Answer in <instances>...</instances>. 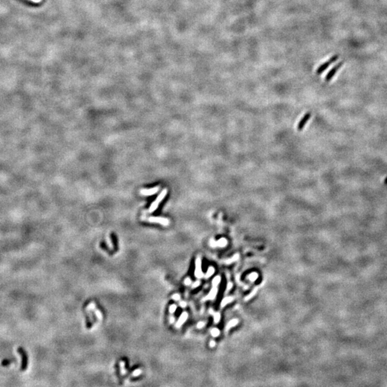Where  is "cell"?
I'll return each mask as SVG.
<instances>
[{"label": "cell", "mask_w": 387, "mask_h": 387, "mask_svg": "<svg viewBox=\"0 0 387 387\" xmlns=\"http://www.w3.org/2000/svg\"><path fill=\"white\" fill-rule=\"evenodd\" d=\"M257 288H255V289H254L253 291H252V293L249 294V295L247 296V297H246V298H245L246 301H247V300H248L249 299H250V298H253L254 295H255V294H256V293H257Z\"/></svg>", "instance_id": "obj_22"}, {"label": "cell", "mask_w": 387, "mask_h": 387, "mask_svg": "<svg viewBox=\"0 0 387 387\" xmlns=\"http://www.w3.org/2000/svg\"><path fill=\"white\" fill-rule=\"evenodd\" d=\"M30 1H31V2H34V3L38 4V3L41 2L42 0H30Z\"/></svg>", "instance_id": "obj_34"}, {"label": "cell", "mask_w": 387, "mask_h": 387, "mask_svg": "<svg viewBox=\"0 0 387 387\" xmlns=\"http://www.w3.org/2000/svg\"><path fill=\"white\" fill-rule=\"evenodd\" d=\"M91 311H94V312H95V314H96V317L98 318V320H102V318H103V316H102L101 312H100L99 310H97V309H96V308H94V309L92 310H91Z\"/></svg>", "instance_id": "obj_17"}, {"label": "cell", "mask_w": 387, "mask_h": 387, "mask_svg": "<svg viewBox=\"0 0 387 387\" xmlns=\"http://www.w3.org/2000/svg\"><path fill=\"white\" fill-rule=\"evenodd\" d=\"M160 189V187L156 186L152 189H143L140 190V194L142 196H152L156 194Z\"/></svg>", "instance_id": "obj_6"}, {"label": "cell", "mask_w": 387, "mask_h": 387, "mask_svg": "<svg viewBox=\"0 0 387 387\" xmlns=\"http://www.w3.org/2000/svg\"><path fill=\"white\" fill-rule=\"evenodd\" d=\"M187 318H188V314H187V312H184V313L181 314V316H180V318H179V319L178 320V321H177L176 324V328H180L181 326H182V324L184 323L185 321H186L187 319Z\"/></svg>", "instance_id": "obj_11"}, {"label": "cell", "mask_w": 387, "mask_h": 387, "mask_svg": "<svg viewBox=\"0 0 387 387\" xmlns=\"http://www.w3.org/2000/svg\"><path fill=\"white\" fill-rule=\"evenodd\" d=\"M384 183H385V184H387V177H386V179H385V181H384Z\"/></svg>", "instance_id": "obj_36"}, {"label": "cell", "mask_w": 387, "mask_h": 387, "mask_svg": "<svg viewBox=\"0 0 387 387\" xmlns=\"http://www.w3.org/2000/svg\"><path fill=\"white\" fill-rule=\"evenodd\" d=\"M221 281V277L219 276H216L213 279L212 281V285L213 286H217L220 283Z\"/></svg>", "instance_id": "obj_18"}, {"label": "cell", "mask_w": 387, "mask_h": 387, "mask_svg": "<svg viewBox=\"0 0 387 387\" xmlns=\"http://www.w3.org/2000/svg\"><path fill=\"white\" fill-rule=\"evenodd\" d=\"M17 351L18 354L20 355L22 358V361H21V366H20V371H25L27 370V368L28 367V364H29V358H28V355L26 351L25 348L22 346H19V347L17 348Z\"/></svg>", "instance_id": "obj_1"}, {"label": "cell", "mask_w": 387, "mask_h": 387, "mask_svg": "<svg viewBox=\"0 0 387 387\" xmlns=\"http://www.w3.org/2000/svg\"><path fill=\"white\" fill-rule=\"evenodd\" d=\"M201 261L200 257H197L196 260V269H195V276L197 278H202L204 275L201 271Z\"/></svg>", "instance_id": "obj_7"}, {"label": "cell", "mask_w": 387, "mask_h": 387, "mask_svg": "<svg viewBox=\"0 0 387 387\" xmlns=\"http://www.w3.org/2000/svg\"><path fill=\"white\" fill-rule=\"evenodd\" d=\"M338 58H339V55H334L333 56H332L330 59H328L326 62H323V63L320 64L319 67L318 68V69L316 70V74L317 75L322 74V72L325 71V70H327L332 64H333L334 62L337 61Z\"/></svg>", "instance_id": "obj_2"}, {"label": "cell", "mask_w": 387, "mask_h": 387, "mask_svg": "<svg viewBox=\"0 0 387 387\" xmlns=\"http://www.w3.org/2000/svg\"><path fill=\"white\" fill-rule=\"evenodd\" d=\"M238 259H239V255H235V256H234V257H233L232 258H231L230 260H228L226 261V263L229 264V263H232V262L237 261V260H238Z\"/></svg>", "instance_id": "obj_23"}, {"label": "cell", "mask_w": 387, "mask_h": 387, "mask_svg": "<svg viewBox=\"0 0 387 387\" xmlns=\"http://www.w3.org/2000/svg\"><path fill=\"white\" fill-rule=\"evenodd\" d=\"M344 62H340L339 63H338L337 64H336L333 68H332L331 70H330V71L328 72V74L326 75V78H325V81L326 82H330V80L333 79V78L335 76V75L337 73V72L339 70L343 64Z\"/></svg>", "instance_id": "obj_5"}, {"label": "cell", "mask_w": 387, "mask_h": 387, "mask_svg": "<svg viewBox=\"0 0 387 387\" xmlns=\"http://www.w3.org/2000/svg\"><path fill=\"white\" fill-rule=\"evenodd\" d=\"M179 305H180L181 308H185L187 306V303H186V302L181 301V302H180V303H179Z\"/></svg>", "instance_id": "obj_32"}, {"label": "cell", "mask_w": 387, "mask_h": 387, "mask_svg": "<svg viewBox=\"0 0 387 387\" xmlns=\"http://www.w3.org/2000/svg\"><path fill=\"white\" fill-rule=\"evenodd\" d=\"M199 285H200V282L197 281V282H195V283H194V284H192V286H191V287H192L193 288H194L198 287Z\"/></svg>", "instance_id": "obj_31"}, {"label": "cell", "mask_w": 387, "mask_h": 387, "mask_svg": "<svg viewBox=\"0 0 387 387\" xmlns=\"http://www.w3.org/2000/svg\"><path fill=\"white\" fill-rule=\"evenodd\" d=\"M204 326H205V322H199V323L197 324V328H203Z\"/></svg>", "instance_id": "obj_29"}, {"label": "cell", "mask_w": 387, "mask_h": 387, "mask_svg": "<svg viewBox=\"0 0 387 387\" xmlns=\"http://www.w3.org/2000/svg\"><path fill=\"white\" fill-rule=\"evenodd\" d=\"M184 284L186 285H191V281L190 278H189V277L186 278V279H185V281H184Z\"/></svg>", "instance_id": "obj_27"}, {"label": "cell", "mask_w": 387, "mask_h": 387, "mask_svg": "<svg viewBox=\"0 0 387 387\" xmlns=\"http://www.w3.org/2000/svg\"><path fill=\"white\" fill-rule=\"evenodd\" d=\"M232 286H233V285H232V283H228V285H227V290H226V293H227V292H229V290H231V288H232Z\"/></svg>", "instance_id": "obj_30"}, {"label": "cell", "mask_w": 387, "mask_h": 387, "mask_svg": "<svg viewBox=\"0 0 387 387\" xmlns=\"http://www.w3.org/2000/svg\"><path fill=\"white\" fill-rule=\"evenodd\" d=\"M106 243H107V245H108V247H109L110 248H113V242L111 241V239H110V236H108V235L107 236L106 238Z\"/></svg>", "instance_id": "obj_21"}, {"label": "cell", "mask_w": 387, "mask_h": 387, "mask_svg": "<svg viewBox=\"0 0 387 387\" xmlns=\"http://www.w3.org/2000/svg\"><path fill=\"white\" fill-rule=\"evenodd\" d=\"M310 118V113H306L305 116H304L303 118H302L301 120H300V121L299 122V124H298V131L303 130V127L305 126L306 124H307V122L308 121V120H309Z\"/></svg>", "instance_id": "obj_8"}, {"label": "cell", "mask_w": 387, "mask_h": 387, "mask_svg": "<svg viewBox=\"0 0 387 387\" xmlns=\"http://www.w3.org/2000/svg\"><path fill=\"white\" fill-rule=\"evenodd\" d=\"M147 221L152 223H158L163 226H168L170 225V221L168 219L161 217H150L148 218H145Z\"/></svg>", "instance_id": "obj_4"}, {"label": "cell", "mask_w": 387, "mask_h": 387, "mask_svg": "<svg viewBox=\"0 0 387 387\" xmlns=\"http://www.w3.org/2000/svg\"><path fill=\"white\" fill-rule=\"evenodd\" d=\"M120 372L122 374H126L127 371L125 368V363L124 361L120 362Z\"/></svg>", "instance_id": "obj_20"}, {"label": "cell", "mask_w": 387, "mask_h": 387, "mask_svg": "<svg viewBox=\"0 0 387 387\" xmlns=\"http://www.w3.org/2000/svg\"><path fill=\"white\" fill-rule=\"evenodd\" d=\"M141 373H142L141 369H136V370H135L134 372H133L132 376H138L141 374Z\"/></svg>", "instance_id": "obj_25"}, {"label": "cell", "mask_w": 387, "mask_h": 387, "mask_svg": "<svg viewBox=\"0 0 387 387\" xmlns=\"http://www.w3.org/2000/svg\"><path fill=\"white\" fill-rule=\"evenodd\" d=\"M238 322H239V320H237V319H233V320H230V321H229L228 323L227 324V326H226V328H225L226 331H228V330L230 329L231 328H232V327H234V326H235L237 323H238Z\"/></svg>", "instance_id": "obj_12"}, {"label": "cell", "mask_w": 387, "mask_h": 387, "mask_svg": "<svg viewBox=\"0 0 387 387\" xmlns=\"http://www.w3.org/2000/svg\"><path fill=\"white\" fill-rule=\"evenodd\" d=\"M232 300H233V298L232 297H227V298H224V299L222 300V301H221V307L224 308L226 305H227V304L231 303V302L232 301Z\"/></svg>", "instance_id": "obj_13"}, {"label": "cell", "mask_w": 387, "mask_h": 387, "mask_svg": "<svg viewBox=\"0 0 387 387\" xmlns=\"http://www.w3.org/2000/svg\"><path fill=\"white\" fill-rule=\"evenodd\" d=\"M257 277H258V275H257V273H251L249 275L247 276V279L249 280V281H252V282L255 281L257 279Z\"/></svg>", "instance_id": "obj_16"}, {"label": "cell", "mask_w": 387, "mask_h": 387, "mask_svg": "<svg viewBox=\"0 0 387 387\" xmlns=\"http://www.w3.org/2000/svg\"><path fill=\"white\" fill-rule=\"evenodd\" d=\"M175 321V318L174 317H171L170 318V322H174Z\"/></svg>", "instance_id": "obj_35"}, {"label": "cell", "mask_w": 387, "mask_h": 387, "mask_svg": "<svg viewBox=\"0 0 387 387\" xmlns=\"http://www.w3.org/2000/svg\"><path fill=\"white\" fill-rule=\"evenodd\" d=\"M172 298L175 300H180V295L179 294H174V295H173Z\"/></svg>", "instance_id": "obj_28"}, {"label": "cell", "mask_w": 387, "mask_h": 387, "mask_svg": "<svg viewBox=\"0 0 387 387\" xmlns=\"http://www.w3.org/2000/svg\"><path fill=\"white\" fill-rule=\"evenodd\" d=\"M217 291H218V288H217V286H213V288L211 290V291L209 292V293L207 295V296L206 298L204 299V300H214L215 298H216V295L217 294Z\"/></svg>", "instance_id": "obj_9"}, {"label": "cell", "mask_w": 387, "mask_h": 387, "mask_svg": "<svg viewBox=\"0 0 387 387\" xmlns=\"http://www.w3.org/2000/svg\"><path fill=\"white\" fill-rule=\"evenodd\" d=\"M219 333H220V332L217 328H213L211 330V334L213 337H217L219 335Z\"/></svg>", "instance_id": "obj_19"}, {"label": "cell", "mask_w": 387, "mask_h": 387, "mask_svg": "<svg viewBox=\"0 0 387 387\" xmlns=\"http://www.w3.org/2000/svg\"><path fill=\"white\" fill-rule=\"evenodd\" d=\"M227 240H226L225 238H221V239H219V240L217 241V242H214V241L211 240V243H210V245L211 246V247H217V246H218V247H225V246L227 245Z\"/></svg>", "instance_id": "obj_10"}, {"label": "cell", "mask_w": 387, "mask_h": 387, "mask_svg": "<svg viewBox=\"0 0 387 387\" xmlns=\"http://www.w3.org/2000/svg\"><path fill=\"white\" fill-rule=\"evenodd\" d=\"M214 273V268L213 267H209L208 270H207L206 274L204 275L205 278H207H207L210 277L211 276L213 275Z\"/></svg>", "instance_id": "obj_15"}, {"label": "cell", "mask_w": 387, "mask_h": 387, "mask_svg": "<svg viewBox=\"0 0 387 387\" xmlns=\"http://www.w3.org/2000/svg\"><path fill=\"white\" fill-rule=\"evenodd\" d=\"M176 310V305H171V307L169 308V311H170L171 313H173L174 312H175V310Z\"/></svg>", "instance_id": "obj_26"}, {"label": "cell", "mask_w": 387, "mask_h": 387, "mask_svg": "<svg viewBox=\"0 0 387 387\" xmlns=\"http://www.w3.org/2000/svg\"><path fill=\"white\" fill-rule=\"evenodd\" d=\"M209 345H210L211 347H214V346H215V345H216V343H215V341H214V340H211Z\"/></svg>", "instance_id": "obj_33"}, {"label": "cell", "mask_w": 387, "mask_h": 387, "mask_svg": "<svg viewBox=\"0 0 387 387\" xmlns=\"http://www.w3.org/2000/svg\"><path fill=\"white\" fill-rule=\"evenodd\" d=\"M166 194H167V189H163V190L161 191V192L160 193V194H159V196L157 197V198L156 199V200H155L154 202H152V204H151V206H150V207H149V209H148V211L149 213L154 212V211L156 210L157 208H158L159 205L160 204V203L161 202V201L164 200V199L165 198V197L166 196Z\"/></svg>", "instance_id": "obj_3"}, {"label": "cell", "mask_w": 387, "mask_h": 387, "mask_svg": "<svg viewBox=\"0 0 387 387\" xmlns=\"http://www.w3.org/2000/svg\"><path fill=\"white\" fill-rule=\"evenodd\" d=\"M15 359H9V358H6V359H4L3 361H2L1 362V366H8L9 365H10L12 363L15 361Z\"/></svg>", "instance_id": "obj_14"}, {"label": "cell", "mask_w": 387, "mask_h": 387, "mask_svg": "<svg viewBox=\"0 0 387 387\" xmlns=\"http://www.w3.org/2000/svg\"><path fill=\"white\" fill-rule=\"evenodd\" d=\"M220 314L219 313H214V320L215 322H218L220 320Z\"/></svg>", "instance_id": "obj_24"}]
</instances>
